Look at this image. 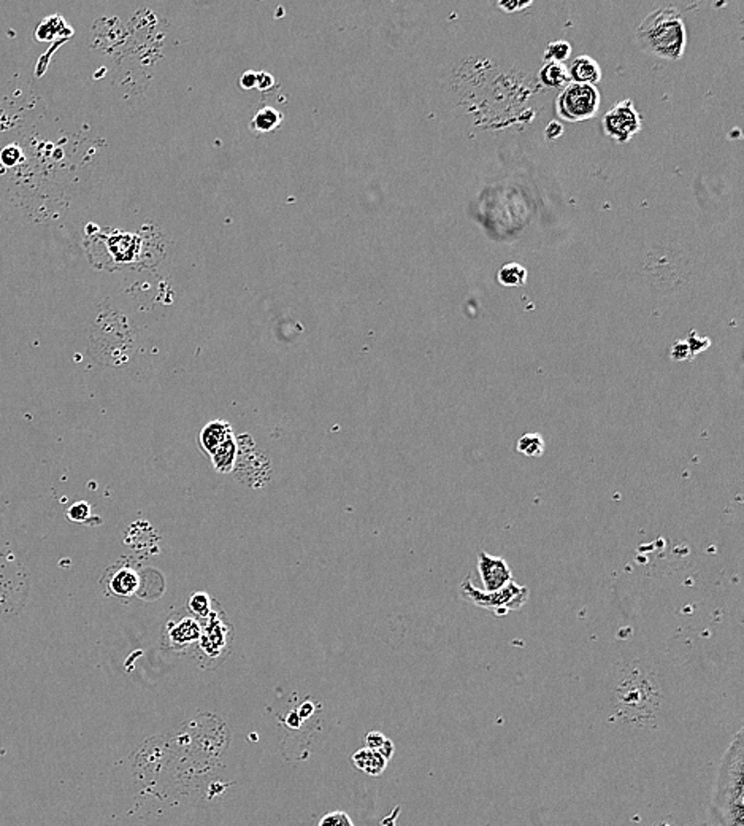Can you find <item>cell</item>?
<instances>
[{
	"label": "cell",
	"instance_id": "1",
	"mask_svg": "<svg viewBox=\"0 0 744 826\" xmlns=\"http://www.w3.org/2000/svg\"><path fill=\"white\" fill-rule=\"evenodd\" d=\"M711 826H744V733L733 736L722 757L709 806Z\"/></svg>",
	"mask_w": 744,
	"mask_h": 826
},
{
	"label": "cell",
	"instance_id": "2",
	"mask_svg": "<svg viewBox=\"0 0 744 826\" xmlns=\"http://www.w3.org/2000/svg\"><path fill=\"white\" fill-rule=\"evenodd\" d=\"M636 42L643 51L665 60L684 56L687 31L679 10L663 5L652 10L636 29Z\"/></svg>",
	"mask_w": 744,
	"mask_h": 826
},
{
	"label": "cell",
	"instance_id": "3",
	"mask_svg": "<svg viewBox=\"0 0 744 826\" xmlns=\"http://www.w3.org/2000/svg\"><path fill=\"white\" fill-rule=\"evenodd\" d=\"M96 245L102 247L113 265H153L158 259L151 251L149 242L151 238L142 234H129V232H111L92 238Z\"/></svg>",
	"mask_w": 744,
	"mask_h": 826
},
{
	"label": "cell",
	"instance_id": "4",
	"mask_svg": "<svg viewBox=\"0 0 744 826\" xmlns=\"http://www.w3.org/2000/svg\"><path fill=\"white\" fill-rule=\"evenodd\" d=\"M600 105L602 96L597 86L570 81L555 99V113L566 123H580L595 118Z\"/></svg>",
	"mask_w": 744,
	"mask_h": 826
},
{
	"label": "cell",
	"instance_id": "5",
	"mask_svg": "<svg viewBox=\"0 0 744 826\" xmlns=\"http://www.w3.org/2000/svg\"><path fill=\"white\" fill-rule=\"evenodd\" d=\"M529 593L530 591L527 586L518 585L516 581H511L505 588L492 593L476 588L470 579H465L460 584V595H462L465 601L498 615L519 611L529 601Z\"/></svg>",
	"mask_w": 744,
	"mask_h": 826
},
{
	"label": "cell",
	"instance_id": "6",
	"mask_svg": "<svg viewBox=\"0 0 744 826\" xmlns=\"http://www.w3.org/2000/svg\"><path fill=\"white\" fill-rule=\"evenodd\" d=\"M604 135L616 143L630 142L643 129L641 115L638 113L632 101H622L614 104L602 118Z\"/></svg>",
	"mask_w": 744,
	"mask_h": 826
},
{
	"label": "cell",
	"instance_id": "7",
	"mask_svg": "<svg viewBox=\"0 0 744 826\" xmlns=\"http://www.w3.org/2000/svg\"><path fill=\"white\" fill-rule=\"evenodd\" d=\"M477 574H480L482 590L487 593L498 591L514 581L513 572L502 556L489 555L486 552L480 553L477 559Z\"/></svg>",
	"mask_w": 744,
	"mask_h": 826
},
{
	"label": "cell",
	"instance_id": "8",
	"mask_svg": "<svg viewBox=\"0 0 744 826\" xmlns=\"http://www.w3.org/2000/svg\"><path fill=\"white\" fill-rule=\"evenodd\" d=\"M200 634H202V626L198 625L197 618L176 615V617L167 622L164 631V644L171 650L186 648L192 645L194 642H198Z\"/></svg>",
	"mask_w": 744,
	"mask_h": 826
},
{
	"label": "cell",
	"instance_id": "9",
	"mask_svg": "<svg viewBox=\"0 0 744 826\" xmlns=\"http://www.w3.org/2000/svg\"><path fill=\"white\" fill-rule=\"evenodd\" d=\"M219 609L211 613L208 618V625L202 629L200 634L198 645L202 648L203 655L210 659H216L222 652L226 650L230 641V626L227 625V620L224 622L219 620Z\"/></svg>",
	"mask_w": 744,
	"mask_h": 826
},
{
	"label": "cell",
	"instance_id": "10",
	"mask_svg": "<svg viewBox=\"0 0 744 826\" xmlns=\"http://www.w3.org/2000/svg\"><path fill=\"white\" fill-rule=\"evenodd\" d=\"M105 590L108 595L118 596V597H129L135 595L138 586H140V577H138L137 570L130 566L121 564L107 570L103 579Z\"/></svg>",
	"mask_w": 744,
	"mask_h": 826
},
{
	"label": "cell",
	"instance_id": "11",
	"mask_svg": "<svg viewBox=\"0 0 744 826\" xmlns=\"http://www.w3.org/2000/svg\"><path fill=\"white\" fill-rule=\"evenodd\" d=\"M568 70V79L571 83H581V85H592L595 86L597 83L602 81V67L595 59L582 54L571 60Z\"/></svg>",
	"mask_w": 744,
	"mask_h": 826
},
{
	"label": "cell",
	"instance_id": "12",
	"mask_svg": "<svg viewBox=\"0 0 744 826\" xmlns=\"http://www.w3.org/2000/svg\"><path fill=\"white\" fill-rule=\"evenodd\" d=\"M233 437L232 434V426L227 423V421H211L205 428L200 432V445H202L203 452L208 453L210 456L213 454L218 448L224 443L227 439H230Z\"/></svg>",
	"mask_w": 744,
	"mask_h": 826
},
{
	"label": "cell",
	"instance_id": "13",
	"mask_svg": "<svg viewBox=\"0 0 744 826\" xmlns=\"http://www.w3.org/2000/svg\"><path fill=\"white\" fill-rule=\"evenodd\" d=\"M353 763L355 768L364 770L365 774L376 777V775H380L382 770L386 769L387 759L378 750H371V748L366 747L354 753Z\"/></svg>",
	"mask_w": 744,
	"mask_h": 826
},
{
	"label": "cell",
	"instance_id": "14",
	"mask_svg": "<svg viewBox=\"0 0 744 826\" xmlns=\"http://www.w3.org/2000/svg\"><path fill=\"white\" fill-rule=\"evenodd\" d=\"M538 80L544 88H549V90H562L570 83L566 65L557 63L544 64L538 72Z\"/></svg>",
	"mask_w": 744,
	"mask_h": 826
},
{
	"label": "cell",
	"instance_id": "15",
	"mask_svg": "<svg viewBox=\"0 0 744 826\" xmlns=\"http://www.w3.org/2000/svg\"><path fill=\"white\" fill-rule=\"evenodd\" d=\"M282 123V115L273 107H262L249 123L254 134H269L276 131Z\"/></svg>",
	"mask_w": 744,
	"mask_h": 826
},
{
	"label": "cell",
	"instance_id": "16",
	"mask_svg": "<svg viewBox=\"0 0 744 826\" xmlns=\"http://www.w3.org/2000/svg\"><path fill=\"white\" fill-rule=\"evenodd\" d=\"M237 456H238L237 440L233 439V437H230V439H227L218 448V450L211 454V461H213L214 469L218 470V472L227 474L233 469V464H235V461H237Z\"/></svg>",
	"mask_w": 744,
	"mask_h": 826
},
{
	"label": "cell",
	"instance_id": "17",
	"mask_svg": "<svg viewBox=\"0 0 744 826\" xmlns=\"http://www.w3.org/2000/svg\"><path fill=\"white\" fill-rule=\"evenodd\" d=\"M527 270L521 264L509 263L505 264L497 272V281L507 288H519L527 283Z\"/></svg>",
	"mask_w": 744,
	"mask_h": 826
},
{
	"label": "cell",
	"instance_id": "18",
	"mask_svg": "<svg viewBox=\"0 0 744 826\" xmlns=\"http://www.w3.org/2000/svg\"><path fill=\"white\" fill-rule=\"evenodd\" d=\"M516 450L527 458H538L544 453V440L540 434L530 432V434L522 436L516 443Z\"/></svg>",
	"mask_w": 744,
	"mask_h": 826
},
{
	"label": "cell",
	"instance_id": "19",
	"mask_svg": "<svg viewBox=\"0 0 744 826\" xmlns=\"http://www.w3.org/2000/svg\"><path fill=\"white\" fill-rule=\"evenodd\" d=\"M216 602L211 600L207 593H194L189 600V611H191L197 618L208 620L211 613L214 612Z\"/></svg>",
	"mask_w": 744,
	"mask_h": 826
},
{
	"label": "cell",
	"instance_id": "20",
	"mask_svg": "<svg viewBox=\"0 0 744 826\" xmlns=\"http://www.w3.org/2000/svg\"><path fill=\"white\" fill-rule=\"evenodd\" d=\"M571 56V45L565 40H555L551 42L544 49V63H557L564 64L566 59Z\"/></svg>",
	"mask_w": 744,
	"mask_h": 826
},
{
	"label": "cell",
	"instance_id": "21",
	"mask_svg": "<svg viewBox=\"0 0 744 826\" xmlns=\"http://www.w3.org/2000/svg\"><path fill=\"white\" fill-rule=\"evenodd\" d=\"M89 517H91V506L85 501L76 502L67 510V518L75 523H86Z\"/></svg>",
	"mask_w": 744,
	"mask_h": 826
},
{
	"label": "cell",
	"instance_id": "22",
	"mask_svg": "<svg viewBox=\"0 0 744 826\" xmlns=\"http://www.w3.org/2000/svg\"><path fill=\"white\" fill-rule=\"evenodd\" d=\"M318 826H354L353 820L344 812H330L321 818Z\"/></svg>",
	"mask_w": 744,
	"mask_h": 826
},
{
	"label": "cell",
	"instance_id": "23",
	"mask_svg": "<svg viewBox=\"0 0 744 826\" xmlns=\"http://www.w3.org/2000/svg\"><path fill=\"white\" fill-rule=\"evenodd\" d=\"M686 343L688 345V350H691L693 358H695L698 353H702V352L707 350V348H709V345H711L709 339H707V337L698 336L695 331H692L691 334H688Z\"/></svg>",
	"mask_w": 744,
	"mask_h": 826
},
{
	"label": "cell",
	"instance_id": "24",
	"mask_svg": "<svg viewBox=\"0 0 744 826\" xmlns=\"http://www.w3.org/2000/svg\"><path fill=\"white\" fill-rule=\"evenodd\" d=\"M670 356H671V359H673V361H688V359H693L686 340L675 342L673 347H671V350H670Z\"/></svg>",
	"mask_w": 744,
	"mask_h": 826
},
{
	"label": "cell",
	"instance_id": "25",
	"mask_svg": "<svg viewBox=\"0 0 744 826\" xmlns=\"http://www.w3.org/2000/svg\"><path fill=\"white\" fill-rule=\"evenodd\" d=\"M564 126L562 123H559V121H551V123L548 124L546 131H544V135H546L548 140H557L559 137L564 135Z\"/></svg>",
	"mask_w": 744,
	"mask_h": 826
},
{
	"label": "cell",
	"instance_id": "26",
	"mask_svg": "<svg viewBox=\"0 0 744 826\" xmlns=\"http://www.w3.org/2000/svg\"><path fill=\"white\" fill-rule=\"evenodd\" d=\"M257 76H259L257 72H253V70L243 74L240 79V85L243 90H255V88H257Z\"/></svg>",
	"mask_w": 744,
	"mask_h": 826
},
{
	"label": "cell",
	"instance_id": "27",
	"mask_svg": "<svg viewBox=\"0 0 744 826\" xmlns=\"http://www.w3.org/2000/svg\"><path fill=\"white\" fill-rule=\"evenodd\" d=\"M386 741L387 739L381 733L373 731V733H369V736H366V747L371 748V750H380Z\"/></svg>",
	"mask_w": 744,
	"mask_h": 826
},
{
	"label": "cell",
	"instance_id": "28",
	"mask_svg": "<svg viewBox=\"0 0 744 826\" xmlns=\"http://www.w3.org/2000/svg\"><path fill=\"white\" fill-rule=\"evenodd\" d=\"M530 5H532V2H498V7L507 13L519 12V10H524L527 7H530Z\"/></svg>",
	"mask_w": 744,
	"mask_h": 826
},
{
	"label": "cell",
	"instance_id": "29",
	"mask_svg": "<svg viewBox=\"0 0 744 826\" xmlns=\"http://www.w3.org/2000/svg\"><path fill=\"white\" fill-rule=\"evenodd\" d=\"M273 86V76L265 74V72H259V76H257V88L260 91H265V90H270V88Z\"/></svg>",
	"mask_w": 744,
	"mask_h": 826
},
{
	"label": "cell",
	"instance_id": "30",
	"mask_svg": "<svg viewBox=\"0 0 744 826\" xmlns=\"http://www.w3.org/2000/svg\"><path fill=\"white\" fill-rule=\"evenodd\" d=\"M392 750H394V747H392V742H391V741H386V742H384V745H382V747H381V748H380V750H378V752H380V753H381V755H382V757H384V758H386V759H389V758H391V757H392Z\"/></svg>",
	"mask_w": 744,
	"mask_h": 826
}]
</instances>
